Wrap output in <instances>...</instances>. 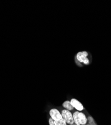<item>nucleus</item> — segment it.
<instances>
[{
    "instance_id": "nucleus-1",
    "label": "nucleus",
    "mask_w": 111,
    "mask_h": 125,
    "mask_svg": "<svg viewBox=\"0 0 111 125\" xmlns=\"http://www.w3.org/2000/svg\"><path fill=\"white\" fill-rule=\"evenodd\" d=\"M61 114L62 118L65 120L67 124L71 125L74 123L73 115L70 111L67 110H63L62 111Z\"/></svg>"
},
{
    "instance_id": "nucleus-2",
    "label": "nucleus",
    "mask_w": 111,
    "mask_h": 125,
    "mask_svg": "<svg viewBox=\"0 0 111 125\" xmlns=\"http://www.w3.org/2000/svg\"><path fill=\"white\" fill-rule=\"evenodd\" d=\"M88 54L87 52H80L77 54V59L79 62H83L86 65L89 64V60L87 58Z\"/></svg>"
},
{
    "instance_id": "nucleus-3",
    "label": "nucleus",
    "mask_w": 111,
    "mask_h": 125,
    "mask_svg": "<svg viewBox=\"0 0 111 125\" xmlns=\"http://www.w3.org/2000/svg\"><path fill=\"white\" fill-rule=\"evenodd\" d=\"M49 114L51 118L54 121H58L63 118L61 113H60V112L56 109H51L50 111Z\"/></svg>"
},
{
    "instance_id": "nucleus-4",
    "label": "nucleus",
    "mask_w": 111,
    "mask_h": 125,
    "mask_svg": "<svg viewBox=\"0 0 111 125\" xmlns=\"http://www.w3.org/2000/svg\"><path fill=\"white\" fill-rule=\"evenodd\" d=\"M73 107L78 111H81L84 109V107L80 102L76 99H72L70 101Z\"/></svg>"
},
{
    "instance_id": "nucleus-5",
    "label": "nucleus",
    "mask_w": 111,
    "mask_h": 125,
    "mask_svg": "<svg viewBox=\"0 0 111 125\" xmlns=\"http://www.w3.org/2000/svg\"><path fill=\"white\" fill-rule=\"evenodd\" d=\"M79 120L81 125H84L87 122V119L85 116V115L83 113H79Z\"/></svg>"
},
{
    "instance_id": "nucleus-6",
    "label": "nucleus",
    "mask_w": 111,
    "mask_h": 125,
    "mask_svg": "<svg viewBox=\"0 0 111 125\" xmlns=\"http://www.w3.org/2000/svg\"><path fill=\"white\" fill-rule=\"evenodd\" d=\"M63 107L68 111H72L74 109V107L72 105L71 103L69 101H66L63 103Z\"/></svg>"
},
{
    "instance_id": "nucleus-7",
    "label": "nucleus",
    "mask_w": 111,
    "mask_h": 125,
    "mask_svg": "<svg viewBox=\"0 0 111 125\" xmlns=\"http://www.w3.org/2000/svg\"><path fill=\"white\" fill-rule=\"evenodd\" d=\"M79 112H75L73 115V119H74V123L75 124H76L78 125H80V120H79Z\"/></svg>"
},
{
    "instance_id": "nucleus-8",
    "label": "nucleus",
    "mask_w": 111,
    "mask_h": 125,
    "mask_svg": "<svg viewBox=\"0 0 111 125\" xmlns=\"http://www.w3.org/2000/svg\"><path fill=\"white\" fill-rule=\"evenodd\" d=\"M55 125H67V123L63 118H62L58 121H54Z\"/></svg>"
},
{
    "instance_id": "nucleus-9",
    "label": "nucleus",
    "mask_w": 111,
    "mask_h": 125,
    "mask_svg": "<svg viewBox=\"0 0 111 125\" xmlns=\"http://www.w3.org/2000/svg\"><path fill=\"white\" fill-rule=\"evenodd\" d=\"M87 121H88V122H89V125H97L96 124V123H95V120H94V119H93V117H92L89 116V117L88 118Z\"/></svg>"
},
{
    "instance_id": "nucleus-10",
    "label": "nucleus",
    "mask_w": 111,
    "mask_h": 125,
    "mask_svg": "<svg viewBox=\"0 0 111 125\" xmlns=\"http://www.w3.org/2000/svg\"><path fill=\"white\" fill-rule=\"evenodd\" d=\"M49 125H55L54 123V120H53L51 118H50L49 119Z\"/></svg>"
},
{
    "instance_id": "nucleus-11",
    "label": "nucleus",
    "mask_w": 111,
    "mask_h": 125,
    "mask_svg": "<svg viewBox=\"0 0 111 125\" xmlns=\"http://www.w3.org/2000/svg\"><path fill=\"white\" fill-rule=\"evenodd\" d=\"M77 125L76 124H75V123H74L73 124H71V125Z\"/></svg>"
},
{
    "instance_id": "nucleus-12",
    "label": "nucleus",
    "mask_w": 111,
    "mask_h": 125,
    "mask_svg": "<svg viewBox=\"0 0 111 125\" xmlns=\"http://www.w3.org/2000/svg\"></svg>"
}]
</instances>
